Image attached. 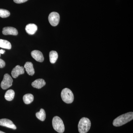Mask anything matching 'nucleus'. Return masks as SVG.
Returning <instances> with one entry per match:
<instances>
[{"label":"nucleus","instance_id":"obj_23","mask_svg":"<svg viewBox=\"0 0 133 133\" xmlns=\"http://www.w3.org/2000/svg\"><path fill=\"white\" fill-rule=\"evenodd\" d=\"M0 133H6L4 132H2V131H0Z\"/></svg>","mask_w":133,"mask_h":133},{"label":"nucleus","instance_id":"obj_12","mask_svg":"<svg viewBox=\"0 0 133 133\" xmlns=\"http://www.w3.org/2000/svg\"><path fill=\"white\" fill-rule=\"evenodd\" d=\"M46 84L45 81L43 79H38L33 81L31 84V85L34 88L40 89L44 86Z\"/></svg>","mask_w":133,"mask_h":133},{"label":"nucleus","instance_id":"obj_19","mask_svg":"<svg viewBox=\"0 0 133 133\" xmlns=\"http://www.w3.org/2000/svg\"><path fill=\"white\" fill-rule=\"evenodd\" d=\"M10 15V13L8 10L0 9V17L2 18H6Z\"/></svg>","mask_w":133,"mask_h":133},{"label":"nucleus","instance_id":"obj_3","mask_svg":"<svg viewBox=\"0 0 133 133\" xmlns=\"http://www.w3.org/2000/svg\"><path fill=\"white\" fill-rule=\"evenodd\" d=\"M61 95L63 101L66 104H71L74 101V94L69 88H65L63 89Z\"/></svg>","mask_w":133,"mask_h":133},{"label":"nucleus","instance_id":"obj_2","mask_svg":"<svg viewBox=\"0 0 133 133\" xmlns=\"http://www.w3.org/2000/svg\"><path fill=\"white\" fill-rule=\"evenodd\" d=\"M91 122L88 118L83 117L80 119L78 124V130L80 133H87L90 129Z\"/></svg>","mask_w":133,"mask_h":133},{"label":"nucleus","instance_id":"obj_21","mask_svg":"<svg viewBox=\"0 0 133 133\" xmlns=\"http://www.w3.org/2000/svg\"><path fill=\"white\" fill-rule=\"evenodd\" d=\"M5 65V63L3 59H0V68H2Z\"/></svg>","mask_w":133,"mask_h":133},{"label":"nucleus","instance_id":"obj_15","mask_svg":"<svg viewBox=\"0 0 133 133\" xmlns=\"http://www.w3.org/2000/svg\"><path fill=\"white\" fill-rule=\"evenodd\" d=\"M15 92L12 90H9L7 91L5 93V99L8 101H11L14 99V98Z\"/></svg>","mask_w":133,"mask_h":133},{"label":"nucleus","instance_id":"obj_11","mask_svg":"<svg viewBox=\"0 0 133 133\" xmlns=\"http://www.w3.org/2000/svg\"><path fill=\"white\" fill-rule=\"evenodd\" d=\"M24 67L27 73L30 76H33L35 74V70L33 68V63L31 62H26L24 64Z\"/></svg>","mask_w":133,"mask_h":133},{"label":"nucleus","instance_id":"obj_20","mask_svg":"<svg viewBox=\"0 0 133 133\" xmlns=\"http://www.w3.org/2000/svg\"><path fill=\"white\" fill-rule=\"evenodd\" d=\"M28 0H14V2L16 3H23L26 2Z\"/></svg>","mask_w":133,"mask_h":133},{"label":"nucleus","instance_id":"obj_7","mask_svg":"<svg viewBox=\"0 0 133 133\" xmlns=\"http://www.w3.org/2000/svg\"><path fill=\"white\" fill-rule=\"evenodd\" d=\"M24 73V67L17 65L12 70L11 74L14 78H16L19 75L23 74Z\"/></svg>","mask_w":133,"mask_h":133},{"label":"nucleus","instance_id":"obj_6","mask_svg":"<svg viewBox=\"0 0 133 133\" xmlns=\"http://www.w3.org/2000/svg\"><path fill=\"white\" fill-rule=\"evenodd\" d=\"M48 19L51 25L56 26L59 23L60 17L59 14L57 12H52L50 14Z\"/></svg>","mask_w":133,"mask_h":133},{"label":"nucleus","instance_id":"obj_9","mask_svg":"<svg viewBox=\"0 0 133 133\" xmlns=\"http://www.w3.org/2000/svg\"><path fill=\"white\" fill-rule=\"evenodd\" d=\"M31 56L34 59H35L36 61L39 62H42L44 60V57L42 53L40 51L35 50L31 52Z\"/></svg>","mask_w":133,"mask_h":133},{"label":"nucleus","instance_id":"obj_16","mask_svg":"<svg viewBox=\"0 0 133 133\" xmlns=\"http://www.w3.org/2000/svg\"><path fill=\"white\" fill-rule=\"evenodd\" d=\"M23 101L26 104H29L33 102L34 100V96L32 94H28L24 95L23 97Z\"/></svg>","mask_w":133,"mask_h":133},{"label":"nucleus","instance_id":"obj_22","mask_svg":"<svg viewBox=\"0 0 133 133\" xmlns=\"http://www.w3.org/2000/svg\"><path fill=\"white\" fill-rule=\"evenodd\" d=\"M5 51L4 50L2 49L0 50V53H1V54H3L5 53Z\"/></svg>","mask_w":133,"mask_h":133},{"label":"nucleus","instance_id":"obj_17","mask_svg":"<svg viewBox=\"0 0 133 133\" xmlns=\"http://www.w3.org/2000/svg\"><path fill=\"white\" fill-rule=\"evenodd\" d=\"M0 48L10 49L12 48V45L9 41L0 39Z\"/></svg>","mask_w":133,"mask_h":133},{"label":"nucleus","instance_id":"obj_24","mask_svg":"<svg viewBox=\"0 0 133 133\" xmlns=\"http://www.w3.org/2000/svg\"><path fill=\"white\" fill-rule=\"evenodd\" d=\"M1 53H0V56H1Z\"/></svg>","mask_w":133,"mask_h":133},{"label":"nucleus","instance_id":"obj_4","mask_svg":"<svg viewBox=\"0 0 133 133\" xmlns=\"http://www.w3.org/2000/svg\"><path fill=\"white\" fill-rule=\"evenodd\" d=\"M52 125L55 131L59 133L64 132L65 127L63 122L61 118L58 116H55L52 120Z\"/></svg>","mask_w":133,"mask_h":133},{"label":"nucleus","instance_id":"obj_1","mask_svg":"<svg viewBox=\"0 0 133 133\" xmlns=\"http://www.w3.org/2000/svg\"><path fill=\"white\" fill-rule=\"evenodd\" d=\"M133 119V112H129L117 117L114 120L113 125L115 127H120L131 121Z\"/></svg>","mask_w":133,"mask_h":133},{"label":"nucleus","instance_id":"obj_10","mask_svg":"<svg viewBox=\"0 0 133 133\" xmlns=\"http://www.w3.org/2000/svg\"><path fill=\"white\" fill-rule=\"evenodd\" d=\"M18 31L16 29L12 27H6L3 29L2 33L5 35H18Z\"/></svg>","mask_w":133,"mask_h":133},{"label":"nucleus","instance_id":"obj_13","mask_svg":"<svg viewBox=\"0 0 133 133\" xmlns=\"http://www.w3.org/2000/svg\"><path fill=\"white\" fill-rule=\"evenodd\" d=\"M26 32L30 35H34L37 30V27L35 24H29L25 28Z\"/></svg>","mask_w":133,"mask_h":133},{"label":"nucleus","instance_id":"obj_5","mask_svg":"<svg viewBox=\"0 0 133 133\" xmlns=\"http://www.w3.org/2000/svg\"><path fill=\"white\" fill-rule=\"evenodd\" d=\"M13 80L9 74H5L3 79L1 83V87L3 90H6L12 85Z\"/></svg>","mask_w":133,"mask_h":133},{"label":"nucleus","instance_id":"obj_8","mask_svg":"<svg viewBox=\"0 0 133 133\" xmlns=\"http://www.w3.org/2000/svg\"><path fill=\"white\" fill-rule=\"evenodd\" d=\"M0 125L13 129H16V126L11 120L9 119H0Z\"/></svg>","mask_w":133,"mask_h":133},{"label":"nucleus","instance_id":"obj_18","mask_svg":"<svg viewBox=\"0 0 133 133\" xmlns=\"http://www.w3.org/2000/svg\"><path fill=\"white\" fill-rule=\"evenodd\" d=\"M37 118L42 121H44L46 118V114L44 109H41L40 111L36 113Z\"/></svg>","mask_w":133,"mask_h":133},{"label":"nucleus","instance_id":"obj_14","mask_svg":"<svg viewBox=\"0 0 133 133\" xmlns=\"http://www.w3.org/2000/svg\"><path fill=\"white\" fill-rule=\"evenodd\" d=\"M49 57L50 63L52 64L55 63L58 58L57 52L55 51H51L49 53Z\"/></svg>","mask_w":133,"mask_h":133}]
</instances>
